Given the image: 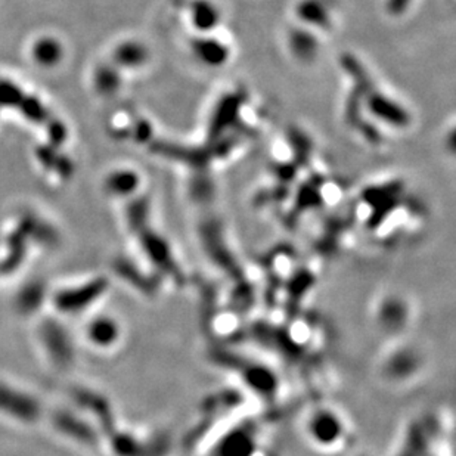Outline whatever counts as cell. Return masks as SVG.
I'll list each match as a JSON object with an SVG mask.
<instances>
[{"label": "cell", "mask_w": 456, "mask_h": 456, "mask_svg": "<svg viewBox=\"0 0 456 456\" xmlns=\"http://www.w3.org/2000/svg\"><path fill=\"white\" fill-rule=\"evenodd\" d=\"M192 49L193 53L198 56V60L211 67L222 65L229 58V49L213 37L197 39L192 44Z\"/></svg>", "instance_id": "obj_5"}, {"label": "cell", "mask_w": 456, "mask_h": 456, "mask_svg": "<svg viewBox=\"0 0 456 456\" xmlns=\"http://www.w3.org/2000/svg\"><path fill=\"white\" fill-rule=\"evenodd\" d=\"M297 14L307 24L316 27L325 28L331 22L329 10L321 0H301L297 6Z\"/></svg>", "instance_id": "obj_7"}, {"label": "cell", "mask_w": 456, "mask_h": 456, "mask_svg": "<svg viewBox=\"0 0 456 456\" xmlns=\"http://www.w3.org/2000/svg\"><path fill=\"white\" fill-rule=\"evenodd\" d=\"M89 335L95 343L108 346L112 343V341H116L119 335V328L117 324L112 322L111 319H99V321L94 322L92 326H90Z\"/></svg>", "instance_id": "obj_10"}, {"label": "cell", "mask_w": 456, "mask_h": 456, "mask_svg": "<svg viewBox=\"0 0 456 456\" xmlns=\"http://www.w3.org/2000/svg\"><path fill=\"white\" fill-rule=\"evenodd\" d=\"M409 0H390V9L394 14H401L405 10Z\"/></svg>", "instance_id": "obj_11"}, {"label": "cell", "mask_w": 456, "mask_h": 456, "mask_svg": "<svg viewBox=\"0 0 456 456\" xmlns=\"http://www.w3.org/2000/svg\"><path fill=\"white\" fill-rule=\"evenodd\" d=\"M303 432L313 448L333 452L343 448L349 437V424L335 407L319 405L312 407L303 421Z\"/></svg>", "instance_id": "obj_1"}, {"label": "cell", "mask_w": 456, "mask_h": 456, "mask_svg": "<svg viewBox=\"0 0 456 456\" xmlns=\"http://www.w3.org/2000/svg\"><path fill=\"white\" fill-rule=\"evenodd\" d=\"M368 107L375 114V117L392 124V126H407L409 116L403 107L397 105L389 96L383 95L380 90H374L368 98Z\"/></svg>", "instance_id": "obj_2"}, {"label": "cell", "mask_w": 456, "mask_h": 456, "mask_svg": "<svg viewBox=\"0 0 456 456\" xmlns=\"http://www.w3.org/2000/svg\"><path fill=\"white\" fill-rule=\"evenodd\" d=\"M192 24L200 31H210L219 22V10L207 0H195L191 5Z\"/></svg>", "instance_id": "obj_6"}, {"label": "cell", "mask_w": 456, "mask_h": 456, "mask_svg": "<svg viewBox=\"0 0 456 456\" xmlns=\"http://www.w3.org/2000/svg\"><path fill=\"white\" fill-rule=\"evenodd\" d=\"M44 337H46V344L52 355L60 362L68 360V358L71 355V349L60 326L58 325L44 326Z\"/></svg>", "instance_id": "obj_8"}, {"label": "cell", "mask_w": 456, "mask_h": 456, "mask_svg": "<svg viewBox=\"0 0 456 456\" xmlns=\"http://www.w3.org/2000/svg\"><path fill=\"white\" fill-rule=\"evenodd\" d=\"M104 287H105L104 281H96L94 283L85 285V287L80 290L64 291L62 294L58 295L56 303H58L62 310H68V312L80 310L83 309V307H86L87 303L95 300L100 294V291H104Z\"/></svg>", "instance_id": "obj_4"}, {"label": "cell", "mask_w": 456, "mask_h": 456, "mask_svg": "<svg viewBox=\"0 0 456 456\" xmlns=\"http://www.w3.org/2000/svg\"><path fill=\"white\" fill-rule=\"evenodd\" d=\"M290 46L297 58L306 61V60H312L316 55L317 43H316L315 37L310 36L309 33L295 30L294 33H291Z\"/></svg>", "instance_id": "obj_9"}, {"label": "cell", "mask_w": 456, "mask_h": 456, "mask_svg": "<svg viewBox=\"0 0 456 456\" xmlns=\"http://www.w3.org/2000/svg\"><path fill=\"white\" fill-rule=\"evenodd\" d=\"M0 409L22 419H34L39 414V406L33 398L3 385H0Z\"/></svg>", "instance_id": "obj_3"}]
</instances>
